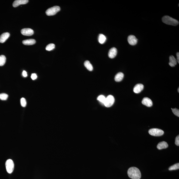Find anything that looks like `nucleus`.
<instances>
[{
	"instance_id": "obj_1",
	"label": "nucleus",
	"mask_w": 179,
	"mask_h": 179,
	"mask_svg": "<svg viewBox=\"0 0 179 179\" xmlns=\"http://www.w3.org/2000/svg\"><path fill=\"white\" fill-rule=\"evenodd\" d=\"M128 177L132 179H140L141 178V172L139 169L135 167H132L128 169L127 172Z\"/></svg>"
},
{
	"instance_id": "obj_2",
	"label": "nucleus",
	"mask_w": 179,
	"mask_h": 179,
	"mask_svg": "<svg viewBox=\"0 0 179 179\" xmlns=\"http://www.w3.org/2000/svg\"><path fill=\"white\" fill-rule=\"evenodd\" d=\"M162 22L166 24L176 26L179 24L178 20L168 16H163L162 18Z\"/></svg>"
},
{
	"instance_id": "obj_3",
	"label": "nucleus",
	"mask_w": 179,
	"mask_h": 179,
	"mask_svg": "<svg viewBox=\"0 0 179 179\" xmlns=\"http://www.w3.org/2000/svg\"><path fill=\"white\" fill-rule=\"evenodd\" d=\"M60 10V7L54 6L47 9L45 13L47 16H53L57 14Z\"/></svg>"
},
{
	"instance_id": "obj_4",
	"label": "nucleus",
	"mask_w": 179,
	"mask_h": 179,
	"mask_svg": "<svg viewBox=\"0 0 179 179\" xmlns=\"http://www.w3.org/2000/svg\"><path fill=\"white\" fill-rule=\"evenodd\" d=\"M5 166L8 173L11 174L14 170V164L13 160L11 159H8L6 162Z\"/></svg>"
},
{
	"instance_id": "obj_5",
	"label": "nucleus",
	"mask_w": 179,
	"mask_h": 179,
	"mask_svg": "<svg viewBox=\"0 0 179 179\" xmlns=\"http://www.w3.org/2000/svg\"><path fill=\"white\" fill-rule=\"evenodd\" d=\"M149 133L152 136H160L164 134V131L158 128H152L149 130Z\"/></svg>"
},
{
	"instance_id": "obj_6",
	"label": "nucleus",
	"mask_w": 179,
	"mask_h": 179,
	"mask_svg": "<svg viewBox=\"0 0 179 179\" xmlns=\"http://www.w3.org/2000/svg\"><path fill=\"white\" fill-rule=\"evenodd\" d=\"M115 101V99L114 96L110 95L105 99V101L103 104L106 107H110L114 104Z\"/></svg>"
},
{
	"instance_id": "obj_7",
	"label": "nucleus",
	"mask_w": 179,
	"mask_h": 179,
	"mask_svg": "<svg viewBox=\"0 0 179 179\" xmlns=\"http://www.w3.org/2000/svg\"><path fill=\"white\" fill-rule=\"evenodd\" d=\"M129 43L132 45H135L137 44L138 40L134 35H130L129 36L127 39Z\"/></svg>"
},
{
	"instance_id": "obj_8",
	"label": "nucleus",
	"mask_w": 179,
	"mask_h": 179,
	"mask_svg": "<svg viewBox=\"0 0 179 179\" xmlns=\"http://www.w3.org/2000/svg\"><path fill=\"white\" fill-rule=\"evenodd\" d=\"M21 33L23 35L31 36L34 34V31L30 28L23 29L21 30Z\"/></svg>"
},
{
	"instance_id": "obj_9",
	"label": "nucleus",
	"mask_w": 179,
	"mask_h": 179,
	"mask_svg": "<svg viewBox=\"0 0 179 179\" xmlns=\"http://www.w3.org/2000/svg\"><path fill=\"white\" fill-rule=\"evenodd\" d=\"M142 102V104L148 107H151L153 105L152 101L148 98L145 97L143 98Z\"/></svg>"
},
{
	"instance_id": "obj_10",
	"label": "nucleus",
	"mask_w": 179,
	"mask_h": 179,
	"mask_svg": "<svg viewBox=\"0 0 179 179\" xmlns=\"http://www.w3.org/2000/svg\"><path fill=\"white\" fill-rule=\"evenodd\" d=\"M144 87V85L142 84H137L134 87L133 89V91L135 93H139L143 90Z\"/></svg>"
},
{
	"instance_id": "obj_11",
	"label": "nucleus",
	"mask_w": 179,
	"mask_h": 179,
	"mask_svg": "<svg viewBox=\"0 0 179 179\" xmlns=\"http://www.w3.org/2000/svg\"><path fill=\"white\" fill-rule=\"evenodd\" d=\"M117 50L115 47H113L111 48L109 51L108 53V56L110 58L113 59L115 58L117 56Z\"/></svg>"
},
{
	"instance_id": "obj_12",
	"label": "nucleus",
	"mask_w": 179,
	"mask_h": 179,
	"mask_svg": "<svg viewBox=\"0 0 179 179\" xmlns=\"http://www.w3.org/2000/svg\"><path fill=\"white\" fill-rule=\"evenodd\" d=\"M28 1V0H16L13 2V6L14 7H17L20 5L26 4Z\"/></svg>"
},
{
	"instance_id": "obj_13",
	"label": "nucleus",
	"mask_w": 179,
	"mask_h": 179,
	"mask_svg": "<svg viewBox=\"0 0 179 179\" xmlns=\"http://www.w3.org/2000/svg\"><path fill=\"white\" fill-rule=\"evenodd\" d=\"M9 36V33L7 32L3 33L0 36V42L1 43H4L8 38Z\"/></svg>"
},
{
	"instance_id": "obj_14",
	"label": "nucleus",
	"mask_w": 179,
	"mask_h": 179,
	"mask_svg": "<svg viewBox=\"0 0 179 179\" xmlns=\"http://www.w3.org/2000/svg\"><path fill=\"white\" fill-rule=\"evenodd\" d=\"M168 144L167 142L165 141L159 142L157 146V148L159 150H161L162 149H166L168 147Z\"/></svg>"
},
{
	"instance_id": "obj_15",
	"label": "nucleus",
	"mask_w": 179,
	"mask_h": 179,
	"mask_svg": "<svg viewBox=\"0 0 179 179\" xmlns=\"http://www.w3.org/2000/svg\"><path fill=\"white\" fill-rule=\"evenodd\" d=\"M170 62L169 63V65L171 67H174L177 64V61L174 56H171L169 58Z\"/></svg>"
},
{
	"instance_id": "obj_16",
	"label": "nucleus",
	"mask_w": 179,
	"mask_h": 179,
	"mask_svg": "<svg viewBox=\"0 0 179 179\" xmlns=\"http://www.w3.org/2000/svg\"><path fill=\"white\" fill-rule=\"evenodd\" d=\"M36 42V40L33 39L26 40L22 41L23 44L25 45H33L35 44Z\"/></svg>"
},
{
	"instance_id": "obj_17",
	"label": "nucleus",
	"mask_w": 179,
	"mask_h": 179,
	"mask_svg": "<svg viewBox=\"0 0 179 179\" xmlns=\"http://www.w3.org/2000/svg\"><path fill=\"white\" fill-rule=\"evenodd\" d=\"M124 76V74L122 72H119L117 73V75L115 76V81L116 82H120L122 81L123 79Z\"/></svg>"
},
{
	"instance_id": "obj_18",
	"label": "nucleus",
	"mask_w": 179,
	"mask_h": 179,
	"mask_svg": "<svg viewBox=\"0 0 179 179\" xmlns=\"http://www.w3.org/2000/svg\"><path fill=\"white\" fill-rule=\"evenodd\" d=\"M84 65L88 70L90 71H92L93 70V66L89 61H86L84 63Z\"/></svg>"
},
{
	"instance_id": "obj_19",
	"label": "nucleus",
	"mask_w": 179,
	"mask_h": 179,
	"mask_svg": "<svg viewBox=\"0 0 179 179\" xmlns=\"http://www.w3.org/2000/svg\"><path fill=\"white\" fill-rule=\"evenodd\" d=\"M106 40V38L104 35L100 34L99 35L98 38L99 41L101 44H103Z\"/></svg>"
},
{
	"instance_id": "obj_20",
	"label": "nucleus",
	"mask_w": 179,
	"mask_h": 179,
	"mask_svg": "<svg viewBox=\"0 0 179 179\" xmlns=\"http://www.w3.org/2000/svg\"><path fill=\"white\" fill-rule=\"evenodd\" d=\"M6 61V58L4 55L0 56V66L4 65Z\"/></svg>"
},
{
	"instance_id": "obj_21",
	"label": "nucleus",
	"mask_w": 179,
	"mask_h": 179,
	"mask_svg": "<svg viewBox=\"0 0 179 179\" xmlns=\"http://www.w3.org/2000/svg\"><path fill=\"white\" fill-rule=\"evenodd\" d=\"M55 44H53V43H50L46 46L45 49L47 51H51L55 49Z\"/></svg>"
},
{
	"instance_id": "obj_22",
	"label": "nucleus",
	"mask_w": 179,
	"mask_h": 179,
	"mask_svg": "<svg viewBox=\"0 0 179 179\" xmlns=\"http://www.w3.org/2000/svg\"><path fill=\"white\" fill-rule=\"evenodd\" d=\"M179 169V163H178L170 166V168H169V170H170V171H173V170H178Z\"/></svg>"
},
{
	"instance_id": "obj_23",
	"label": "nucleus",
	"mask_w": 179,
	"mask_h": 179,
	"mask_svg": "<svg viewBox=\"0 0 179 179\" xmlns=\"http://www.w3.org/2000/svg\"><path fill=\"white\" fill-rule=\"evenodd\" d=\"M105 99H106V98L104 96L101 95L99 96L98 97L97 99L102 104H104Z\"/></svg>"
},
{
	"instance_id": "obj_24",
	"label": "nucleus",
	"mask_w": 179,
	"mask_h": 179,
	"mask_svg": "<svg viewBox=\"0 0 179 179\" xmlns=\"http://www.w3.org/2000/svg\"><path fill=\"white\" fill-rule=\"evenodd\" d=\"M8 95L5 93L0 94V99L2 100H6L8 98Z\"/></svg>"
},
{
	"instance_id": "obj_25",
	"label": "nucleus",
	"mask_w": 179,
	"mask_h": 179,
	"mask_svg": "<svg viewBox=\"0 0 179 179\" xmlns=\"http://www.w3.org/2000/svg\"><path fill=\"white\" fill-rule=\"evenodd\" d=\"M21 106L23 107H26L27 104V102L26 99L24 98H22L21 99Z\"/></svg>"
},
{
	"instance_id": "obj_26",
	"label": "nucleus",
	"mask_w": 179,
	"mask_h": 179,
	"mask_svg": "<svg viewBox=\"0 0 179 179\" xmlns=\"http://www.w3.org/2000/svg\"><path fill=\"white\" fill-rule=\"evenodd\" d=\"M172 112L177 117H179V109L175 108V109H172Z\"/></svg>"
},
{
	"instance_id": "obj_27",
	"label": "nucleus",
	"mask_w": 179,
	"mask_h": 179,
	"mask_svg": "<svg viewBox=\"0 0 179 179\" xmlns=\"http://www.w3.org/2000/svg\"><path fill=\"white\" fill-rule=\"evenodd\" d=\"M175 144L177 146H179V136L178 135L176 137V139H175Z\"/></svg>"
},
{
	"instance_id": "obj_28",
	"label": "nucleus",
	"mask_w": 179,
	"mask_h": 179,
	"mask_svg": "<svg viewBox=\"0 0 179 179\" xmlns=\"http://www.w3.org/2000/svg\"><path fill=\"white\" fill-rule=\"evenodd\" d=\"M37 75L36 74H35V73H33L32 74L31 76V78L33 80H35L37 78Z\"/></svg>"
},
{
	"instance_id": "obj_29",
	"label": "nucleus",
	"mask_w": 179,
	"mask_h": 179,
	"mask_svg": "<svg viewBox=\"0 0 179 179\" xmlns=\"http://www.w3.org/2000/svg\"><path fill=\"white\" fill-rule=\"evenodd\" d=\"M22 75H23V77H27V72L25 71H23V72H22Z\"/></svg>"
},
{
	"instance_id": "obj_30",
	"label": "nucleus",
	"mask_w": 179,
	"mask_h": 179,
	"mask_svg": "<svg viewBox=\"0 0 179 179\" xmlns=\"http://www.w3.org/2000/svg\"><path fill=\"white\" fill-rule=\"evenodd\" d=\"M177 61L178 62V63H179V52L177 54Z\"/></svg>"
},
{
	"instance_id": "obj_31",
	"label": "nucleus",
	"mask_w": 179,
	"mask_h": 179,
	"mask_svg": "<svg viewBox=\"0 0 179 179\" xmlns=\"http://www.w3.org/2000/svg\"><path fill=\"white\" fill-rule=\"evenodd\" d=\"M178 92L179 93V88L178 89Z\"/></svg>"
}]
</instances>
